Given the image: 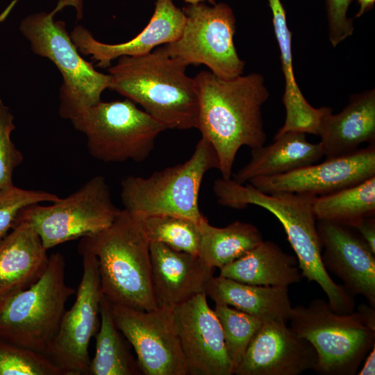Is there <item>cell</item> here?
<instances>
[{
  "label": "cell",
  "instance_id": "9c48e42d",
  "mask_svg": "<svg viewBox=\"0 0 375 375\" xmlns=\"http://www.w3.org/2000/svg\"><path fill=\"white\" fill-rule=\"evenodd\" d=\"M70 121L85 135L90 154L105 162L144 161L158 136L168 129L128 99L100 101Z\"/></svg>",
  "mask_w": 375,
  "mask_h": 375
},
{
  "label": "cell",
  "instance_id": "d6a6232c",
  "mask_svg": "<svg viewBox=\"0 0 375 375\" xmlns=\"http://www.w3.org/2000/svg\"><path fill=\"white\" fill-rule=\"evenodd\" d=\"M14 116L0 98V194L12 188L13 173L23 161V155L10 138L15 130Z\"/></svg>",
  "mask_w": 375,
  "mask_h": 375
},
{
  "label": "cell",
  "instance_id": "7402d4cb",
  "mask_svg": "<svg viewBox=\"0 0 375 375\" xmlns=\"http://www.w3.org/2000/svg\"><path fill=\"white\" fill-rule=\"evenodd\" d=\"M268 2L272 12L274 31L280 50L285 78L283 103L286 110V117L274 138L290 131L318 135L322 119L331 108H314L303 95L294 78L292 32L287 24L285 8L281 0H268Z\"/></svg>",
  "mask_w": 375,
  "mask_h": 375
},
{
  "label": "cell",
  "instance_id": "4316f807",
  "mask_svg": "<svg viewBox=\"0 0 375 375\" xmlns=\"http://www.w3.org/2000/svg\"><path fill=\"white\" fill-rule=\"evenodd\" d=\"M312 209L317 219L354 227L362 219L375 215V176L353 186L317 197Z\"/></svg>",
  "mask_w": 375,
  "mask_h": 375
},
{
  "label": "cell",
  "instance_id": "ac0fdd59",
  "mask_svg": "<svg viewBox=\"0 0 375 375\" xmlns=\"http://www.w3.org/2000/svg\"><path fill=\"white\" fill-rule=\"evenodd\" d=\"M185 22L183 10L172 0H156L149 23L131 40L119 44L103 43L81 25L72 30L70 38L81 54L90 56L97 67L106 68L119 57L146 55L155 47L174 42L181 34Z\"/></svg>",
  "mask_w": 375,
  "mask_h": 375
},
{
  "label": "cell",
  "instance_id": "8d00e7d4",
  "mask_svg": "<svg viewBox=\"0 0 375 375\" xmlns=\"http://www.w3.org/2000/svg\"><path fill=\"white\" fill-rule=\"evenodd\" d=\"M362 369L357 373L358 375L375 374V344L365 358Z\"/></svg>",
  "mask_w": 375,
  "mask_h": 375
},
{
  "label": "cell",
  "instance_id": "74e56055",
  "mask_svg": "<svg viewBox=\"0 0 375 375\" xmlns=\"http://www.w3.org/2000/svg\"><path fill=\"white\" fill-rule=\"evenodd\" d=\"M360 5L359 10L356 15V17H361L365 12L372 8L375 3V0H358Z\"/></svg>",
  "mask_w": 375,
  "mask_h": 375
},
{
  "label": "cell",
  "instance_id": "6da1fadb",
  "mask_svg": "<svg viewBox=\"0 0 375 375\" xmlns=\"http://www.w3.org/2000/svg\"><path fill=\"white\" fill-rule=\"evenodd\" d=\"M194 80L198 97L197 128L215 149L222 178L229 179L238 150L242 146L254 149L266 141L261 110L269 91L257 73L225 80L202 71Z\"/></svg>",
  "mask_w": 375,
  "mask_h": 375
},
{
  "label": "cell",
  "instance_id": "f1b7e54d",
  "mask_svg": "<svg viewBox=\"0 0 375 375\" xmlns=\"http://www.w3.org/2000/svg\"><path fill=\"white\" fill-rule=\"evenodd\" d=\"M140 219L150 242H160L174 250L198 255L201 241L199 224L170 215H152Z\"/></svg>",
  "mask_w": 375,
  "mask_h": 375
},
{
  "label": "cell",
  "instance_id": "836d02e7",
  "mask_svg": "<svg viewBox=\"0 0 375 375\" xmlns=\"http://www.w3.org/2000/svg\"><path fill=\"white\" fill-rule=\"evenodd\" d=\"M353 0H326L328 38L333 47L351 36L354 28L352 19L347 17Z\"/></svg>",
  "mask_w": 375,
  "mask_h": 375
},
{
  "label": "cell",
  "instance_id": "5b68a950",
  "mask_svg": "<svg viewBox=\"0 0 375 375\" xmlns=\"http://www.w3.org/2000/svg\"><path fill=\"white\" fill-rule=\"evenodd\" d=\"M74 6L81 15V0H60L49 12L28 15L19 30L34 53L50 60L60 71L62 84L60 90L59 113L71 120L88 108L99 102L102 92L109 88L110 76L96 70L81 56L63 21L54 16L65 7Z\"/></svg>",
  "mask_w": 375,
  "mask_h": 375
},
{
  "label": "cell",
  "instance_id": "5bb4252c",
  "mask_svg": "<svg viewBox=\"0 0 375 375\" xmlns=\"http://www.w3.org/2000/svg\"><path fill=\"white\" fill-rule=\"evenodd\" d=\"M206 297L199 294L172 309L188 375H233L220 323Z\"/></svg>",
  "mask_w": 375,
  "mask_h": 375
},
{
  "label": "cell",
  "instance_id": "7c38bea8",
  "mask_svg": "<svg viewBox=\"0 0 375 375\" xmlns=\"http://www.w3.org/2000/svg\"><path fill=\"white\" fill-rule=\"evenodd\" d=\"M83 258V276L76 300L65 311L58 331L45 353L65 375H89L90 341L100 326V303L103 297L97 259L87 251Z\"/></svg>",
  "mask_w": 375,
  "mask_h": 375
},
{
  "label": "cell",
  "instance_id": "2e32d148",
  "mask_svg": "<svg viewBox=\"0 0 375 375\" xmlns=\"http://www.w3.org/2000/svg\"><path fill=\"white\" fill-rule=\"evenodd\" d=\"M322 258L326 270L340 278L353 296L362 295L375 307V253L353 228L317 219Z\"/></svg>",
  "mask_w": 375,
  "mask_h": 375
},
{
  "label": "cell",
  "instance_id": "4fadbf2b",
  "mask_svg": "<svg viewBox=\"0 0 375 375\" xmlns=\"http://www.w3.org/2000/svg\"><path fill=\"white\" fill-rule=\"evenodd\" d=\"M110 307L117 328L133 347L144 374L188 375L172 309L143 310L111 303Z\"/></svg>",
  "mask_w": 375,
  "mask_h": 375
},
{
  "label": "cell",
  "instance_id": "52a82bcc",
  "mask_svg": "<svg viewBox=\"0 0 375 375\" xmlns=\"http://www.w3.org/2000/svg\"><path fill=\"white\" fill-rule=\"evenodd\" d=\"M74 293L65 281L63 255L51 253L40 279L0 305V339L44 355Z\"/></svg>",
  "mask_w": 375,
  "mask_h": 375
},
{
  "label": "cell",
  "instance_id": "30bf717a",
  "mask_svg": "<svg viewBox=\"0 0 375 375\" xmlns=\"http://www.w3.org/2000/svg\"><path fill=\"white\" fill-rule=\"evenodd\" d=\"M120 210L112 201L104 177L95 176L77 191L51 205L35 203L24 208L15 222L29 224L48 250L99 233L112 224Z\"/></svg>",
  "mask_w": 375,
  "mask_h": 375
},
{
  "label": "cell",
  "instance_id": "603a6c76",
  "mask_svg": "<svg viewBox=\"0 0 375 375\" xmlns=\"http://www.w3.org/2000/svg\"><path fill=\"white\" fill-rule=\"evenodd\" d=\"M274 140L271 144L251 149L250 160L233 174L235 181L244 184L256 177L286 174L324 156L320 143L308 142L306 133L290 131Z\"/></svg>",
  "mask_w": 375,
  "mask_h": 375
},
{
  "label": "cell",
  "instance_id": "484cf974",
  "mask_svg": "<svg viewBox=\"0 0 375 375\" xmlns=\"http://www.w3.org/2000/svg\"><path fill=\"white\" fill-rule=\"evenodd\" d=\"M201 241L198 255L209 266L221 268L242 256L262 240L253 224L235 221L216 227L207 219L199 224Z\"/></svg>",
  "mask_w": 375,
  "mask_h": 375
},
{
  "label": "cell",
  "instance_id": "83f0119b",
  "mask_svg": "<svg viewBox=\"0 0 375 375\" xmlns=\"http://www.w3.org/2000/svg\"><path fill=\"white\" fill-rule=\"evenodd\" d=\"M95 354L89 375H133L138 363L132 358L118 332L110 303L103 294L100 303V326L95 335Z\"/></svg>",
  "mask_w": 375,
  "mask_h": 375
},
{
  "label": "cell",
  "instance_id": "e575fe53",
  "mask_svg": "<svg viewBox=\"0 0 375 375\" xmlns=\"http://www.w3.org/2000/svg\"><path fill=\"white\" fill-rule=\"evenodd\" d=\"M375 253V219L374 216L362 219L353 227Z\"/></svg>",
  "mask_w": 375,
  "mask_h": 375
},
{
  "label": "cell",
  "instance_id": "8992f818",
  "mask_svg": "<svg viewBox=\"0 0 375 375\" xmlns=\"http://www.w3.org/2000/svg\"><path fill=\"white\" fill-rule=\"evenodd\" d=\"M219 169V159L212 144L200 139L191 157L183 163L153 172L148 177L129 176L122 182L124 207L140 219L170 215L197 224L206 218L199 207V195L205 174Z\"/></svg>",
  "mask_w": 375,
  "mask_h": 375
},
{
  "label": "cell",
  "instance_id": "f546056e",
  "mask_svg": "<svg viewBox=\"0 0 375 375\" xmlns=\"http://www.w3.org/2000/svg\"><path fill=\"white\" fill-rule=\"evenodd\" d=\"M214 312L220 323L226 352L235 372L263 322L226 304L215 303Z\"/></svg>",
  "mask_w": 375,
  "mask_h": 375
},
{
  "label": "cell",
  "instance_id": "d590c367",
  "mask_svg": "<svg viewBox=\"0 0 375 375\" xmlns=\"http://www.w3.org/2000/svg\"><path fill=\"white\" fill-rule=\"evenodd\" d=\"M356 312L365 326L375 331V310L374 307L366 304H360Z\"/></svg>",
  "mask_w": 375,
  "mask_h": 375
},
{
  "label": "cell",
  "instance_id": "277c9868",
  "mask_svg": "<svg viewBox=\"0 0 375 375\" xmlns=\"http://www.w3.org/2000/svg\"><path fill=\"white\" fill-rule=\"evenodd\" d=\"M78 249L97 258L102 292L110 303L143 310L158 308L150 242L140 218L121 210L110 226L81 238Z\"/></svg>",
  "mask_w": 375,
  "mask_h": 375
},
{
  "label": "cell",
  "instance_id": "cb8c5ba5",
  "mask_svg": "<svg viewBox=\"0 0 375 375\" xmlns=\"http://www.w3.org/2000/svg\"><path fill=\"white\" fill-rule=\"evenodd\" d=\"M215 303L249 314L262 322L289 321L292 306L288 286H263L212 277L206 292Z\"/></svg>",
  "mask_w": 375,
  "mask_h": 375
},
{
  "label": "cell",
  "instance_id": "44dd1931",
  "mask_svg": "<svg viewBox=\"0 0 375 375\" xmlns=\"http://www.w3.org/2000/svg\"><path fill=\"white\" fill-rule=\"evenodd\" d=\"M318 135L326 158L353 152L363 142L375 144V90L351 95L338 114L331 108L322 119Z\"/></svg>",
  "mask_w": 375,
  "mask_h": 375
},
{
  "label": "cell",
  "instance_id": "ffe728a7",
  "mask_svg": "<svg viewBox=\"0 0 375 375\" xmlns=\"http://www.w3.org/2000/svg\"><path fill=\"white\" fill-rule=\"evenodd\" d=\"M49 258L35 229L27 222H16L0 240V305L35 283Z\"/></svg>",
  "mask_w": 375,
  "mask_h": 375
},
{
  "label": "cell",
  "instance_id": "f35d334b",
  "mask_svg": "<svg viewBox=\"0 0 375 375\" xmlns=\"http://www.w3.org/2000/svg\"><path fill=\"white\" fill-rule=\"evenodd\" d=\"M18 0H14L6 8V10L0 14V20L3 21L6 17L8 16L10 11L12 10L14 5L17 3Z\"/></svg>",
  "mask_w": 375,
  "mask_h": 375
},
{
  "label": "cell",
  "instance_id": "e0dca14e",
  "mask_svg": "<svg viewBox=\"0 0 375 375\" xmlns=\"http://www.w3.org/2000/svg\"><path fill=\"white\" fill-rule=\"evenodd\" d=\"M316 351L281 322H263L249 343L235 375H298L314 369Z\"/></svg>",
  "mask_w": 375,
  "mask_h": 375
},
{
  "label": "cell",
  "instance_id": "7a4b0ae2",
  "mask_svg": "<svg viewBox=\"0 0 375 375\" xmlns=\"http://www.w3.org/2000/svg\"><path fill=\"white\" fill-rule=\"evenodd\" d=\"M212 190L217 202L223 206L239 210L254 205L274 215L284 228L302 276L320 286L333 311L340 314L354 311V296L333 280L322 261V248L312 209L317 197L290 192L266 194L249 183L240 184L231 178L222 177L215 181Z\"/></svg>",
  "mask_w": 375,
  "mask_h": 375
},
{
  "label": "cell",
  "instance_id": "ba28073f",
  "mask_svg": "<svg viewBox=\"0 0 375 375\" xmlns=\"http://www.w3.org/2000/svg\"><path fill=\"white\" fill-rule=\"evenodd\" d=\"M290 328L315 348L313 370L322 375H355L375 344V331L357 312L340 314L328 302L315 299L307 306L292 307Z\"/></svg>",
  "mask_w": 375,
  "mask_h": 375
},
{
  "label": "cell",
  "instance_id": "ab89813d",
  "mask_svg": "<svg viewBox=\"0 0 375 375\" xmlns=\"http://www.w3.org/2000/svg\"><path fill=\"white\" fill-rule=\"evenodd\" d=\"M183 1H185L188 4L197 3H206V2L209 3L210 5H214L216 3L215 0H183Z\"/></svg>",
  "mask_w": 375,
  "mask_h": 375
},
{
  "label": "cell",
  "instance_id": "d4e9b609",
  "mask_svg": "<svg viewBox=\"0 0 375 375\" xmlns=\"http://www.w3.org/2000/svg\"><path fill=\"white\" fill-rule=\"evenodd\" d=\"M219 269L221 276L254 285L288 287L303 278L297 257L272 241L262 240Z\"/></svg>",
  "mask_w": 375,
  "mask_h": 375
},
{
  "label": "cell",
  "instance_id": "d6986e66",
  "mask_svg": "<svg viewBox=\"0 0 375 375\" xmlns=\"http://www.w3.org/2000/svg\"><path fill=\"white\" fill-rule=\"evenodd\" d=\"M153 290L158 307L172 309L206 293L213 267L199 255L178 251L160 242H150Z\"/></svg>",
  "mask_w": 375,
  "mask_h": 375
},
{
  "label": "cell",
  "instance_id": "1f68e13d",
  "mask_svg": "<svg viewBox=\"0 0 375 375\" xmlns=\"http://www.w3.org/2000/svg\"><path fill=\"white\" fill-rule=\"evenodd\" d=\"M60 199L48 192L25 190L15 185L0 194V240L12 228L19 212L24 208L43 202L53 203Z\"/></svg>",
  "mask_w": 375,
  "mask_h": 375
},
{
  "label": "cell",
  "instance_id": "3957f363",
  "mask_svg": "<svg viewBox=\"0 0 375 375\" xmlns=\"http://www.w3.org/2000/svg\"><path fill=\"white\" fill-rule=\"evenodd\" d=\"M187 67L163 47L143 56H122L108 68L109 89L141 106L168 129L197 128L198 97Z\"/></svg>",
  "mask_w": 375,
  "mask_h": 375
},
{
  "label": "cell",
  "instance_id": "9a60e30c",
  "mask_svg": "<svg viewBox=\"0 0 375 375\" xmlns=\"http://www.w3.org/2000/svg\"><path fill=\"white\" fill-rule=\"evenodd\" d=\"M374 176L375 144H369L350 153L326 158L319 164L283 174L256 177L248 183L266 194L290 192L319 197L353 186Z\"/></svg>",
  "mask_w": 375,
  "mask_h": 375
},
{
  "label": "cell",
  "instance_id": "8fae6325",
  "mask_svg": "<svg viewBox=\"0 0 375 375\" xmlns=\"http://www.w3.org/2000/svg\"><path fill=\"white\" fill-rule=\"evenodd\" d=\"M182 10L183 31L178 39L162 46L166 53L186 66L204 65L222 79L242 75L245 62L234 44L235 18L231 8L224 3H197Z\"/></svg>",
  "mask_w": 375,
  "mask_h": 375
},
{
  "label": "cell",
  "instance_id": "4dcf8cb0",
  "mask_svg": "<svg viewBox=\"0 0 375 375\" xmlns=\"http://www.w3.org/2000/svg\"><path fill=\"white\" fill-rule=\"evenodd\" d=\"M0 375H65L45 355L0 339Z\"/></svg>",
  "mask_w": 375,
  "mask_h": 375
}]
</instances>
